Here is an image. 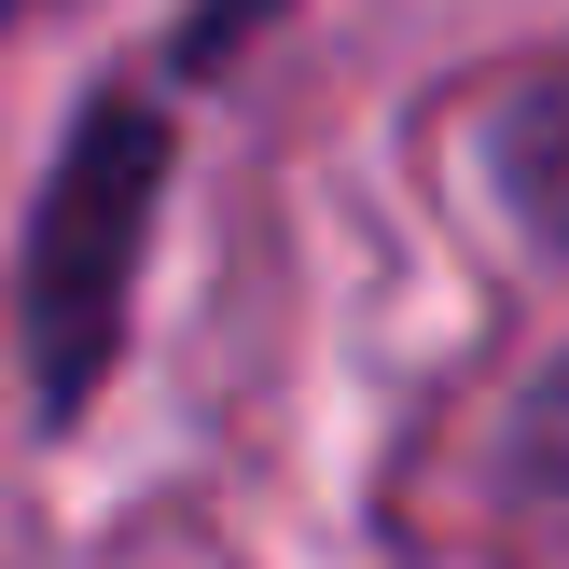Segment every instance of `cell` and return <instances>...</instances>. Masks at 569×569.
Instances as JSON below:
<instances>
[{"label": "cell", "mask_w": 569, "mask_h": 569, "mask_svg": "<svg viewBox=\"0 0 569 569\" xmlns=\"http://www.w3.org/2000/svg\"><path fill=\"white\" fill-rule=\"evenodd\" d=\"M167 181H181V83L167 70H111L70 98L42 153L14 237V361H28V431L70 445L111 403L139 348V292H153V237H167Z\"/></svg>", "instance_id": "cell-1"}, {"label": "cell", "mask_w": 569, "mask_h": 569, "mask_svg": "<svg viewBox=\"0 0 569 569\" xmlns=\"http://www.w3.org/2000/svg\"><path fill=\"white\" fill-rule=\"evenodd\" d=\"M472 153H487L500 222H515L542 264H569V42H542L528 70H500V83H487V126H472Z\"/></svg>", "instance_id": "cell-2"}, {"label": "cell", "mask_w": 569, "mask_h": 569, "mask_svg": "<svg viewBox=\"0 0 569 569\" xmlns=\"http://www.w3.org/2000/svg\"><path fill=\"white\" fill-rule=\"evenodd\" d=\"M487 515H500V542H515V569H569V348L500 403Z\"/></svg>", "instance_id": "cell-3"}, {"label": "cell", "mask_w": 569, "mask_h": 569, "mask_svg": "<svg viewBox=\"0 0 569 569\" xmlns=\"http://www.w3.org/2000/svg\"><path fill=\"white\" fill-rule=\"evenodd\" d=\"M292 14H306V0H181L167 42H153V70H167V83H222V70H250L264 28H292Z\"/></svg>", "instance_id": "cell-4"}, {"label": "cell", "mask_w": 569, "mask_h": 569, "mask_svg": "<svg viewBox=\"0 0 569 569\" xmlns=\"http://www.w3.org/2000/svg\"><path fill=\"white\" fill-rule=\"evenodd\" d=\"M98 569H250V556L222 542L209 515H139V528H126V542H111Z\"/></svg>", "instance_id": "cell-5"}, {"label": "cell", "mask_w": 569, "mask_h": 569, "mask_svg": "<svg viewBox=\"0 0 569 569\" xmlns=\"http://www.w3.org/2000/svg\"><path fill=\"white\" fill-rule=\"evenodd\" d=\"M14 14H28V0H0V28H14Z\"/></svg>", "instance_id": "cell-6"}]
</instances>
